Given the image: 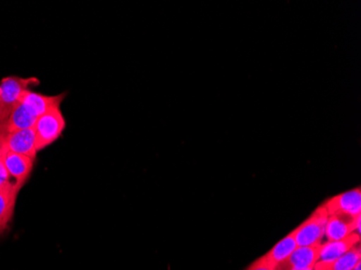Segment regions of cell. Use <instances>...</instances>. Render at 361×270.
Segmentation results:
<instances>
[{
    "label": "cell",
    "mask_w": 361,
    "mask_h": 270,
    "mask_svg": "<svg viewBox=\"0 0 361 270\" xmlns=\"http://www.w3.org/2000/svg\"><path fill=\"white\" fill-rule=\"evenodd\" d=\"M1 188H14V190L20 192L19 188H16L13 180L10 178L7 168L4 166L3 162H0V190Z\"/></svg>",
    "instance_id": "cell-14"
},
{
    "label": "cell",
    "mask_w": 361,
    "mask_h": 270,
    "mask_svg": "<svg viewBox=\"0 0 361 270\" xmlns=\"http://www.w3.org/2000/svg\"><path fill=\"white\" fill-rule=\"evenodd\" d=\"M245 270H276L275 266L267 259L265 255L253 262Z\"/></svg>",
    "instance_id": "cell-15"
},
{
    "label": "cell",
    "mask_w": 361,
    "mask_h": 270,
    "mask_svg": "<svg viewBox=\"0 0 361 270\" xmlns=\"http://www.w3.org/2000/svg\"><path fill=\"white\" fill-rule=\"evenodd\" d=\"M0 145L9 153L20 154L35 158L37 156V141L34 129L20 130V131L8 133Z\"/></svg>",
    "instance_id": "cell-5"
},
{
    "label": "cell",
    "mask_w": 361,
    "mask_h": 270,
    "mask_svg": "<svg viewBox=\"0 0 361 270\" xmlns=\"http://www.w3.org/2000/svg\"><path fill=\"white\" fill-rule=\"evenodd\" d=\"M19 192L14 188L0 190V235L8 231L12 222Z\"/></svg>",
    "instance_id": "cell-11"
},
{
    "label": "cell",
    "mask_w": 361,
    "mask_h": 270,
    "mask_svg": "<svg viewBox=\"0 0 361 270\" xmlns=\"http://www.w3.org/2000/svg\"><path fill=\"white\" fill-rule=\"evenodd\" d=\"M359 243H360V235L353 233L340 240L326 241V243H322L319 259L316 263L314 270L324 269L332 262L345 254L346 252L350 251L355 245H359Z\"/></svg>",
    "instance_id": "cell-6"
},
{
    "label": "cell",
    "mask_w": 361,
    "mask_h": 270,
    "mask_svg": "<svg viewBox=\"0 0 361 270\" xmlns=\"http://www.w3.org/2000/svg\"><path fill=\"white\" fill-rule=\"evenodd\" d=\"M295 235H297V231L294 229L289 235H286L285 238L276 243L271 247V251L267 252V254H265L267 259L276 268L281 265V264H283L292 254V252L297 249L298 245L297 240H295Z\"/></svg>",
    "instance_id": "cell-12"
},
{
    "label": "cell",
    "mask_w": 361,
    "mask_h": 270,
    "mask_svg": "<svg viewBox=\"0 0 361 270\" xmlns=\"http://www.w3.org/2000/svg\"><path fill=\"white\" fill-rule=\"evenodd\" d=\"M361 263V251L359 245H355L345 254L338 257L336 261L322 270H353Z\"/></svg>",
    "instance_id": "cell-13"
},
{
    "label": "cell",
    "mask_w": 361,
    "mask_h": 270,
    "mask_svg": "<svg viewBox=\"0 0 361 270\" xmlns=\"http://www.w3.org/2000/svg\"><path fill=\"white\" fill-rule=\"evenodd\" d=\"M289 270H292V269H289Z\"/></svg>",
    "instance_id": "cell-18"
},
{
    "label": "cell",
    "mask_w": 361,
    "mask_h": 270,
    "mask_svg": "<svg viewBox=\"0 0 361 270\" xmlns=\"http://www.w3.org/2000/svg\"><path fill=\"white\" fill-rule=\"evenodd\" d=\"M328 214L334 213H346V214L358 216L361 215V190L360 188L343 192L332 197L324 204Z\"/></svg>",
    "instance_id": "cell-8"
},
{
    "label": "cell",
    "mask_w": 361,
    "mask_h": 270,
    "mask_svg": "<svg viewBox=\"0 0 361 270\" xmlns=\"http://www.w3.org/2000/svg\"><path fill=\"white\" fill-rule=\"evenodd\" d=\"M39 80L35 77H5L0 82V123L7 121L12 111L20 103V97L30 87L38 86Z\"/></svg>",
    "instance_id": "cell-1"
},
{
    "label": "cell",
    "mask_w": 361,
    "mask_h": 270,
    "mask_svg": "<svg viewBox=\"0 0 361 270\" xmlns=\"http://www.w3.org/2000/svg\"><path fill=\"white\" fill-rule=\"evenodd\" d=\"M360 217L361 215L353 216L340 212L329 214L324 229V237L328 241H336L345 238L353 233L360 235Z\"/></svg>",
    "instance_id": "cell-4"
},
{
    "label": "cell",
    "mask_w": 361,
    "mask_h": 270,
    "mask_svg": "<svg viewBox=\"0 0 361 270\" xmlns=\"http://www.w3.org/2000/svg\"><path fill=\"white\" fill-rule=\"evenodd\" d=\"M6 150L4 149L3 146L0 145V162H3L4 157H5Z\"/></svg>",
    "instance_id": "cell-16"
},
{
    "label": "cell",
    "mask_w": 361,
    "mask_h": 270,
    "mask_svg": "<svg viewBox=\"0 0 361 270\" xmlns=\"http://www.w3.org/2000/svg\"><path fill=\"white\" fill-rule=\"evenodd\" d=\"M64 97L65 93L50 97V95H44L38 92H34V91L28 89V90H25L22 93L21 97H20V103H23L24 105H26L38 118L44 115V113L52 111V109H59Z\"/></svg>",
    "instance_id": "cell-9"
},
{
    "label": "cell",
    "mask_w": 361,
    "mask_h": 270,
    "mask_svg": "<svg viewBox=\"0 0 361 270\" xmlns=\"http://www.w3.org/2000/svg\"><path fill=\"white\" fill-rule=\"evenodd\" d=\"M65 125L66 123L60 107L38 117L32 128L36 134L38 152L54 143L62 135Z\"/></svg>",
    "instance_id": "cell-2"
},
{
    "label": "cell",
    "mask_w": 361,
    "mask_h": 270,
    "mask_svg": "<svg viewBox=\"0 0 361 270\" xmlns=\"http://www.w3.org/2000/svg\"><path fill=\"white\" fill-rule=\"evenodd\" d=\"M320 245L298 247L279 266H286L292 270H314L316 263L319 259Z\"/></svg>",
    "instance_id": "cell-10"
},
{
    "label": "cell",
    "mask_w": 361,
    "mask_h": 270,
    "mask_svg": "<svg viewBox=\"0 0 361 270\" xmlns=\"http://www.w3.org/2000/svg\"><path fill=\"white\" fill-rule=\"evenodd\" d=\"M328 217L329 214L322 204L314 211L305 222L297 227L295 240L298 247H316L322 245Z\"/></svg>",
    "instance_id": "cell-3"
},
{
    "label": "cell",
    "mask_w": 361,
    "mask_h": 270,
    "mask_svg": "<svg viewBox=\"0 0 361 270\" xmlns=\"http://www.w3.org/2000/svg\"><path fill=\"white\" fill-rule=\"evenodd\" d=\"M353 270H361V263L358 264V265H357Z\"/></svg>",
    "instance_id": "cell-17"
},
{
    "label": "cell",
    "mask_w": 361,
    "mask_h": 270,
    "mask_svg": "<svg viewBox=\"0 0 361 270\" xmlns=\"http://www.w3.org/2000/svg\"><path fill=\"white\" fill-rule=\"evenodd\" d=\"M3 164L16 188L21 190L32 174L35 158L6 152Z\"/></svg>",
    "instance_id": "cell-7"
}]
</instances>
